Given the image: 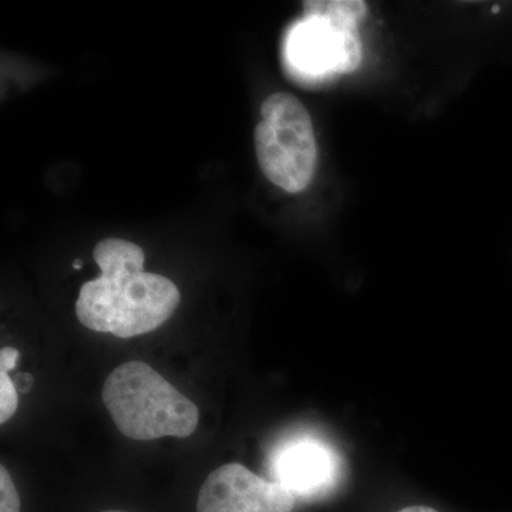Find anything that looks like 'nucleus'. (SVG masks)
I'll list each match as a JSON object with an SVG mask.
<instances>
[{
  "label": "nucleus",
  "instance_id": "nucleus-1",
  "mask_svg": "<svg viewBox=\"0 0 512 512\" xmlns=\"http://www.w3.org/2000/svg\"><path fill=\"white\" fill-rule=\"evenodd\" d=\"M93 256L101 275L80 289L76 315L83 326L128 339L153 332L173 316L180 291L165 276L144 271L143 248L107 238Z\"/></svg>",
  "mask_w": 512,
  "mask_h": 512
},
{
  "label": "nucleus",
  "instance_id": "nucleus-2",
  "mask_svg": "<svg viewBox=\"0 0 512 512\" xmlns=\"http://www.w3.org/2000/svg\"><path fill=\"white\" fill-rule=\"evenodd\" d=\"M103 402L123 436L185 439L200 423L198 407L147 363L131 360L107 376Z\"/></svg>",
  "mask_w": 512,
  "mask_h": 512
},
{
  "label": "nucleus",
  "instance_id": "nucleus-3",
  "mask_svg": "<svg viewBox=\"0 0 512 512\" xmlns=\"http://www.w3.org/2000/svg\"><path fill=\"white\" fill-rule=\"evenodd\" d=\"M366 12L362 0L303 3V18L286 37L285 56L289 67L308 80L355 72L362 62L357 25Z\"/></svg>",
  "mask_w": 512,
  "mask_h": 512
},
{
  "label": "nucleus",
  "instance_id": "nucleus-4",
  "mask_svg": "<svg viewBox=\"0 0 512 512\" xmlns=\"http://www.w3.org/2000/svg\"><path fill=\"white\" fill-rule=\"evenodd\" d=\"M255 150L265 177L291 194L308 188L318 163L315 130L305 106L289 93H275L261 106Z\"/></svg>",
  "mask_w": 512,
  "mask_h": 512
},
{
  "label": "nucleus",
  "instance_id": "nucleus-5",
  "mask_svg": "<svg viewBox=\"0 0 512 512\" xmlns=\"http://www.w3.org/2000/svg\"><path fill=\"white\" fill-rule=\"evenodd\" d=\"M268 470L271 481L288 488L296 500L312 503L338 488L343 477V458L318 434L296 431L272 448Z\"/></svg>",
  "mask_w": 512,
  "mask_h": 512
},
{
  "label": "nucleus",
  "instance_id": "nucleus-6",
  "mask_svg": "<svg viewBox=\"0 0 512 512\" xmlns=\"http://www.w3.org/2000/svg\"><path fill=\"white\" fill-rule=\"evenodd\" d=\"M295 495L284 485L229 463L212 471L198 494L197 512H292Z\"/></svg>",
  "mask_w": 512,
  "mask_h": 512
},
{
  "label": "nucleus",
  "instance_id": "nucleus-7",
  "mask_svg": "<svg viewBox=\"0 0 512 512\" xmlns=\"http://www.w3.org/2000/svg\"><path fill=\"white\" fill-rule=\"evenodd\" d=\"M19 350L3 348L0 350V423L12 419L18 410V387L15 380L10 379L9 372L18 365Z\"/></svg>",
  "mask_w": 512,
  "mask_h": 512
},
{
  "label": "nucleus",
  "instance_id": "nucleus-8",
  "mask_svg": "<svg viewBox=\"0 0 512 512\" xmlns=\"http://www.w3.org/2000/svg\"><path fill=\"white\" fill-rule=\"evenodd\" d=\"M0 512H20L18 490L5 466L0 467Z\"/></svg>",
  "mask_w": 512,
  "mask_h": 512
},
{
  "label": "nucleus",
  "instance_id": "nucleus-9",
  "mask_svg": "<svg viewBox=\"0 0 512 512\" xmlns=\"http://www.w3.org/2000/svg\"><path fill=\"white\" fill-rule=\"evenodd\" d=\"M33 383H35V380L29 373H18V376H16L15 384L20 393H28L32 389Z\"/></svg>",
  "mask_w": 512,
  "mask_h": 512
},
{
  "label": "nucleus",
  "instance_id": "nucleus-10",
  "mask_svg": "<svg viewBox=\"0 0 512 512\" xmlns=\"http://www.w3.org/2000/svg\"><path fill=\"white\" fill-rule=\"evenodd\" d=\"M399 512H439L434 510V508L423 507V505H414V507L403 508L402 511Z\"/></svg>",
  "mask_w": 512,
  "mask_h": 512
},
{
  "label": "nucleus",
  "instance_id": "nucleus-11",
  "mask_svg": "<svg viewBox=\"0 0 512 512\" xmlns=\"http://www.w3.org/2000/svg\"><path fill=\"white\" fill-rule=\"evenodd\" d=\"M73 266H74V269L82 268V261H80V259H77V261L74 262Z\"/></svg>",
  "mask_w": 512,
  "mask_h": 512
},
{
  "label": "nucleus",
  "instance_id": "nucleus-12",
  "mask_svg": "<svg viewBox=\"0 0 512 512\" xmlns=\"http://www.w3.org/2000/svg\"><path fill=\"white\" fill-rule=\"evenodd\" d=\"M103 512H127V511L109 510V511H103Z\"/></svg>",
  "mask_w": 512,
  "mask_h": 512
}]
</instances>
